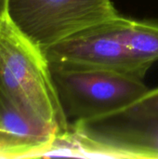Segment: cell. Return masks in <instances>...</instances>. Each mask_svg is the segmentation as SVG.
<instances>
[{"label":"cell","mask_w":158,"mask_h":159,"mask_svg":"<svg viewBox=\"0 0 158 159\" xmlns=\"http://www.w3.org/2000/svg\"><path fill=\"white\" fill-rule=\"evenodd\" d=\"M0 85L25 114L56 128L60 136L70 124L62 111L42 49L8 20L0 16Z\"/></svg>","instance_id":"cell-1"},{"label":"cell","mask_w":158,"mask_h":159,"mask_svg":"<svg viewBox=\"0 0 158 159\" xmlns=\"http://www.w3.org/2000/svg\"><path fill=\"white\" fill-rule=\"evenodd\" d=\"M158 158V114L133 103L77 121L58 136L48 157Z\"/></svg>","instance_id":"cell-2"},{"label":"cell","mask_w":158,"mask_h":159,"mask_svg":"<svg viewBox=\"0 0 158 159\" xmlns=\"http://www.w3.org/2000/svg\"><path fill=\"white\" fill-rule=\"evenodd\" d=\"M48 65L60 103L70 125L132 105L149 90L142 79L123 73Z\"/></svg>","instance_id":"cell-3"},{"label":"cell","mask_w":158,"mask_h":159,"mask_svg":"<svg viewBox=\"0 0 158 159\" xmlns=\"http://www.w3.org/2000/svg\"><path fill=\"white\" fill-rule=\"evenodd\" d=\"M7 16L44 52L70 35L120 14L112 0H7Z\"/></svg>","instance_id":"cell-4"},{"label":"cell","mask_w":158,"mask_h":159,"mask_svg":"<svg viewBox=\"0 0 158 159\" xmlns=\"http://www.w3.org/2000/svg\"><path fill=\"white\" fill-rule=\"evenodd\" d=\"M128 18L121 15L86 29L44 51L48 64L115 71L142 79L150 69L137 61L123 41Z\"/></svg>","instance_id":"cell-5"},{"label":"cell","mask_w":158,"mask_h":159,"mask_svg":"<svg viewBox=\"0 0 158 159\" xmlns=\"http://www.w3.org/2000/svg\"><path fill=\"white\" fill-rule=\"evenodd\" d=\"M59 130L31 117L4 91L0 103V158L45 157Z\"/></svg>","instance_id":"cell-6"},{"label":"cell","mask_w":158,"mask_h":159,"mask_svg":"<svg viewBox=\"0 0 158 159\" xmlns=\"http://www.w3.org/2000/svg\"><path fill=\"white\" fill-rule=\"evenodd\" d=\"M123 41L130 55L150 68L158 60V25L127 19Z\"/></svg>","instance_id":"cell-7"},{"label":"cell","mask_w":158,"mask_h":159,"mask_svg":"<svg viewBox=\"0 0 158 159\" xmlns=\"http://www.w3.org/2000/svg\"><path fill=\"white\" fill-rule=\"evenodd\" d=\"M135 103L143 109L158 114V89L148 90Z\"/></svg>","instance_id":"cell-8"},{"label":"cell","mask_w":158,"mask_h":159,"mask_svg":"<svg viewBox=\"0 0 158 159\" xmlns=\"http://www.w3.org/2000/svg\"><path fill=\"white\" fill-rule=\"evenodd\" d=\"M7 0H0V16L7 14Z\"/></svg>","instance_id":"cell-9"},{"label":"cell","mask_w":158,"mask_h":159,"mask_svg":"<svg viewBox=\"0 0 158 159\" xmlns=\"http://www.w3.org/2000/svg\"><path fill=\"white\" fill-rule=\"evenodd\" d=\"M3 93H4V89H3V88L1 87V85H0V103H1V101H2Z\"/></svg>","instance_id":"cell-10"}]
</instances>
